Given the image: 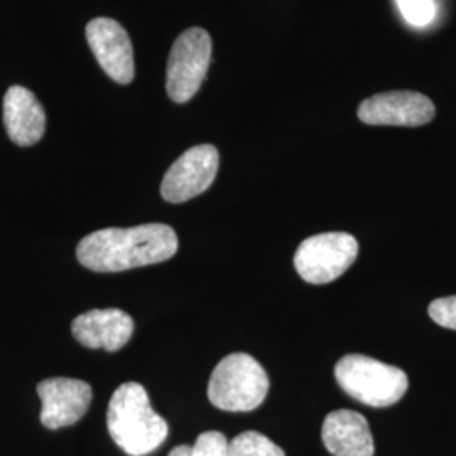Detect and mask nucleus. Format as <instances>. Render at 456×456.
Masks as SVG:
<instances>
[{
  "label": "nucleus",
  "instance_id": "nucleus-8",
  "mask_svg": "<svg viewBox=\"0 0 456 456\" xmlns=\"http://www.w3.org/2000/svg\"><path fill=\"white\" fill-rule=\"evenodd\" d=\"M357 115L367 126L421 127L435 118L436 107L418 92H386L363 100Z\"/></svg>",
  "mask_w": 456,
  "mask_h": 456
},
{
  "label": "nucleus",
  "instance_id": "nucleus-3",
  "mask_svg": "<svg viewBox=\"0 0 456 456\" xmlns=\"http://www.w3.org/2000/svg\"><path fill=\"white\" fill-rule=\"evenodd\" d=\"M335 377L343 391L370 408L394 406L409 389L404 370L359 354L340 359L335 367Z\"/></svg>",
  "mask_w": 456,
  "mask_h": 456
},
{
  "label": "nucleus",
  "instance_id": "nucleus-18",
  "mask_svg": "<svg viewBox=\"0 0 456 456\" xmlns=\"http://www.w3.org/2000/svg\"><path fill=\"white\" fill-rule=\"evenodd\" d=\"M167 456H193L191 455V446H188V444L176 446L175 450H171V453Z\"/></svg>",
  "mask_w": 456,
  "mask_h": 456
},
{
  "label": "nucleus",
  "instance_id": "nucleus-1",
  "mask_svg": "<svg viewBox=\"0 0 456 456\" xmlns=\"http://www.w3.org/2000/svg\"><path fill=\"white\" fill-rule=\"evenodd\" d=\"M178 235L164 224L131 228H103L86 235L77 247L83 267L95 273H122L171 259Z\"/></svg>",
  "mask_w": 456,
  "mask_h": 456
},
{
  "label": "nucleus",
  "instance_id": "nucleus-12",
  "mask_svg": "<svg viewBox=\"0 0 456 456\" xmlns=\"http://www.w3.org/2000/svg\"><path fill=\"white\" fill-rule=\"evenodd\" d=\"M4 126L9 139L17 146L39 142L46 131L43 105L24 86H11L4 97Z\"/></svg>",
  "mask_w": 456,
  "mask_h": 456
},
{
  "label": "nucleus",
  "instance_id": "nucleus-17",
  "mask_svg": "<svg viewBox=\"0 0 456 456\" xmlns=\"http://www.w3.org/2000/svg\"><path fill=\"white\" fill-rule=\"evenodd\" d=\"M428 313H429V318L436 325L448 328V330H456V296L435 299L429 305Z\"/></svg>",
  "mask_w": 456,
  "mask_h": 456
},
{
  "label": "nucleus",
  "instance_id": "nucleus-10",
  "mask_svg": "<svg viewBox=\"0 0 456 456\" xmlns=\"http://www.w3.org/2000/svg\"><path fill=\"white\" fill-rule=\"evenodd\" d=\"M37 394L43 403L41 423L48 429H60L78 423L92 404V387L68 377H54L39 382Z\"/></svg>",
  "mask_w": 456,
  "mask_h": 456
},
{
  "label": "nucleus",
  "instance_id": "nucleus-14",
  "mask_svg": "<svg viewBox=\"0 0 456 456\" xmlns=\"http://www.w3.org/2000/svg\"><path fill=\"white\" fill-rule=\"evenodd\" d=\"M228 456H286V453L261 433L245 431L228 443Z\"/></svg>",
  "mask_w": 456,
  "mask_h": 456
},
{
  "label": "nucleus",
  "instance_id": "nucleus-9",
  "mask_svg": "<svg viewBox=\"0 0 456 456\" xmlns=\"http://www.w3.org/2000/svg\"><path fill=\"white\" fill-rule=\"evenodd\" d=\"M86 41L102 69L120 85H129L135 75L134 49L127 31L109 17H98L86 26Z\"/></svg>",
  "mask_w": 456,
  "mask_h": 456
},
{
  "label": "nucleus",
  "instance_id": "nucleus-6",
  "mask_svg": "<svg viewBox=\"0 0 456 456\" xmlns=\"http://www.w3.org/2000/svg\"><path fill=\"white\" fill-rule=\"evenodd\" d=\"M359 256V242L345 232L313 235L294 254L297 274L310 284H328L342 276Z\"/></svg>",
  "mask_w": 456,
  "mask_h": 456
},
{
  "label": "nucleus",
  "instance_id": "nucleus-5",
  "mask_svg": "<svg viewBox=\"0 0 456 456\" xmlns=\"http://www.w3.org/2000/svg\"><path fill=\"white\" fill-rule=\"evenodd\" d=\"M212 61V37L201 28H191L175 41L166 69V90L175 103L195 97Z\"/></svg>",
  "mask_w": 456,
  "mask_h": 456
},
{
  "label": "nucleus",
  "instance_id": "nucleus-16",
  "mask_svg": "<svg viewBox=\"0 0 456 456\" xmlns=\"http://www.w3.org/2000/svg\"><path fill=\"white\" fill-rule=\"evenodd\" d=\"M193 456H228V441L225 435L218 431L201 433L191 446Z\"/></svg>",
  "mask_w": 456,
  "mask_h": 456
},
{
  "label": "nucleus",
  "instance_id": "nucleus-11",
  "mask_svg": "<svg viewBox=\"0 0 456 456\" xmlns=\"http://www.w3.org/2000/svg\"><path fill=\"white\" fill-rule=\"evenodd\" d=\"M73 337L86 348L117 352L134 333V320L122 310L86 311L71 323Z\"/></svg>",
  "mask_w": 456,
  "mask_h": 456
},
{
  "label": "nucleus",
  "instance_id": "nucleus-13",
  "mask_svg": "<svg viewBox=\"0 0 456 456\" xmlns=\"http://www.w3.org/2000/svg\"><path fill=\"white\" fill-rule=\"evenodd\" d=\"M322 438L333 456H374V438L367 419L355 411L330 412L323 421Z\"/></svg>",
  "mask_w": 456,
  "mask_h": 456
},
{
  "label": "nucleus",
  "instance_id": "nucleus-2",
  "mask_svg": "<svg viewBox=\"0 0 456 456\" xmlns=\"http://www.w3.org/2000/svg\"><path fill=\"white\" fill-rule=\"evenodd\" d=\"M107 428L115 444L131 456L149 455L167 438V423L152 409L146 389L137 382H126L114 392Z\"/></svg>",
  "mask_w": 456,
  "mask_h": 456
},
{
  "label": "nucleus",
  "instance_id": "nucleus-4",
  "mask_svg": "<svg viewBox=\"0 0 456 456\" xmlns=\"http://www.w3.org/2000/svg\"><path fill=\"white\" fill-rule=\"evenodd\" d=\"M269 392V375L247 354H230L213 370L208 399L215 408L247 412L259 408Z\"/></svg>",
  "mask_w": 456,
  "mask_h": 456
},
{
  "label": "nucleus",
  "instance_id": "nucleus-7",
  "mask_svg": "<svg viewBox=\"0 0 456 456\" xmlns=\"http://www.w3.org/2000/svg\"><path fill=\"white\" fill-rule=\"evenodd\" d=\"M220 156L212 144L188 149L166 171L161 196L169 203H184L205 193L218 173Z\"/></svg>",
  "mask_w": 456,
  "mask_h": 456
},
{
  "label": "nucleus",
  "instance_id": "nucleus-15",
  "mask_svg": "<svg viewBox=\"0 0 456 456\" xmlns=\"http://www.w3.org/2000/svg\"><path fill=\"white\" fill-rule=\"evenodd\" d=\"M401 14L414 28H424L436 16L435 0H395Z\"/></svg>",
  "mask_w": 456,
  "mask_h": 456
}]
</instances>
